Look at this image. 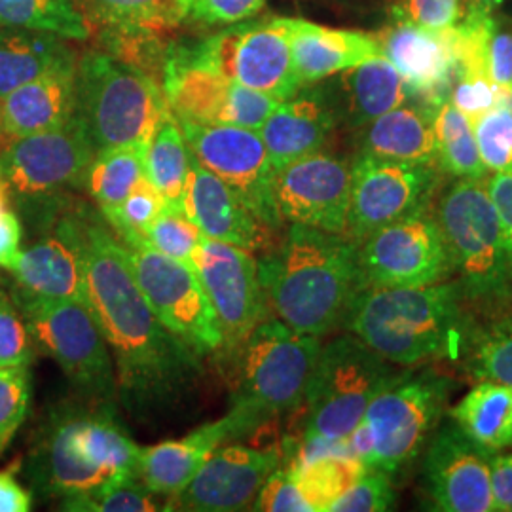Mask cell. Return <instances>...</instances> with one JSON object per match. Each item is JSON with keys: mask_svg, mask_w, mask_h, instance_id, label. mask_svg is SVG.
Masks as SVG:
<instances>
[{"mask_svg": "<svg viewBox=\"0 0 512 512\" xmlns=\"http://www.w3.org/2000/svg\"><path fill=\"white\" fill-rule=\"evenodd\" d=\"M88 308L116 370L118 401L139 423L177 414L194 395L202 359L156 317L112 228L82 219Z\"/></svg>", "mask_w": 512, "mask_h": 512, "instance_id": "cell-1", "label": "cell"}, {"mask_svg": "<svg viewBox=\"0 0 512 512\" xmlns=\"http://www.w3.org/2000/svg\"><path fill=\"white\" fill-rule=\"evenodd\" d=\"M344 329L401 368L467 357L480 332L458 277L427 287H363Z\"/></svg>", "mask_w": 512, "mask_h": 512, "instance_id": "cell-2", "label": "cell"}, {"mask_svg": "<svg viewBox=\"0 0 512 512\" xmlns=\"http://www.w3.org/2000/svg\"><path fill=\"white\" fill-rule=\"evenodd\" d=\"M258 274L274 317L317 338L344 327L365 287L359 243L302 224H289L274 249L258 258Z\"/></svg>", "mask_w": 512, "mask_h": 512, "instance_id": "cell-3", "label": "cell"}, {"mask_svg": "<svg viewBox=\"0 0 512 512\" xmlns=\"http://www.w3.org/2000/svg\"><path fill=\"white\" fill-rule=\"evenodd\" d=\"M141 446L129 437L116 403L78 399L57 404L38 431L27 476L61 501L107 492L139 478Z\"/></svg>", "mask_w": 512, "mask_h": 512, "instance_id": "cell-4", "label": "cell"}, {"mask_svg": "<svg viewBox=\"0 0 512 512\" xmlns=\"http://www.w3.org/2000/svg\"><path fill=\"white\" fill-rule=\"evenodd\" d=\"M323 342L266 317L232 359L236 389L228 416L236 439L302 408Z\"/></svg>", "mask_w": 512, "mask_h": 512, "instance_id": "cell-5", "label": "cell"}, {"mask_svg": "<svg viewBox=\"0 0 512 512\" xmlns=\"http://www.w3.org/2000/svg\"><path fill=\"white\" fill-rule=\"evenodd\" d=\"M452 380L423 370L404 372L368 404L363 420L349 433L351 456L368 469L395 476L408 469L439 427Z\"/></svg>", "mask_w": 512, "mask_h": 512, "instance_id": "cell-6", "label": "cell"}, {"mask_svg": "<svg viewBox=\"0 0 512 512\" xmlns=\"http://www.w3.org/2000/svg\"><path fill=\"white\" fill-rule=\"evenodd\" d=\"M435 219L463 293L478 308L512 300L501 222L484 179H456L439 196Z\"/></svg>", "mask_w": 512, "mask_h": 512, "instance_id": "cell-7", "label": "cell"}, {"mask_svg": "<svg viewBox=\"0 0 512 512\" xmlns=\"http://www.w3.org/2000/svg\"><path fill=\"white\" fill-rule=\"evenodd\" d=\"M399 374L401 370L351 332L330 340L321 348L302 403V440L346 446L368 404Z\"/></svg>", "mask_w": 512, "mask_h": 512, "instance_id": "cell-8", "label": "cell"}, {"mask_svg": "<svg viewBox=\"0 0 512 512\" xmlns=\"http://www.w3.org/2000/svg\"><path fill=\"white\" fill-rule=\"evenodd\" d=\"M78 110L97 150L148 145L169 105L158 82L114 55L92 52L78 63Z\"/></svg>", "mask_w": 512, "mask_h": 512, "instance_id": "cell-9", "label": "cell"}, {"mask_svg": "<svg viewBox=\"0 0 512 512\" xmlns=\"http://www.w3.org/2000/svg\"><path fill=\"white\" fill-rule=\"evenodd\" d=\"M12 298L29 327L35 348L54 359L78 395L109 403L118 401L109 344L88 304L38 298L19 289Z\"/></svg>", "mask_w": 512, "mask_h": 512, "instance_id": "cell-10", "label": "cell"}, {"mask_svg": "<svg viewBox=\"0 0 512 512\" xmlns=\"http://www.w3.org/2000/svg\"><path fill=\"white\" fill-rule=\"evenodd\" d=\"M293 18L243 23L219 35L169 50L165 61L203 67L239 86L289 99L302 86L294 71Z\"/></svg>", "mask_w": 512, "mask_h": 512, "instance_id": "cell-11", "label": "cell"}, {"mask_svg": "<svg viewBox=\"0 0 512 512\" xmlns=\"http://www.w3.org/2000/svg\"><path fill=\"white\" fill-rule=\"evenodd\" d=\"M135 281L156 317L200 359L222 351L215 310L196 270L160 253L148 241L124 243Z\"/></svg>", "mask_w": 512, "mask_h": 512, "instance_id": "cell-12", "label": "cell"}, {"mask_svg": "<svg viewBox=\"0 0 512 512\" xmlns=\"http://www.w3.org/2000/svg\"><path fill=\"white\" fill-rule=\"evenodd\" d=\"M97 154L80 116L61 128L10 139L0 152V181L6 194L25 202L54 200L84 184Z\"/></svg>", "mask_w": 512, "mask_h": 512, "instance_id": "cell-13", "label": "cell"}, {"mask_svg": "<svg viewBox=\"0 0 512 512\" xmlns=\"http://www.w3.org/2000/svg\"><path fill=\"white\" fill-rule=\"evenodd\" d=\"M439 165L359 154L351 164L346 236L361 243L387 224L429 211L442 184Z\"/></svg>", "mask_w": 512, "mask_h": 512, "instance_id": "cell-14", "label": "cell"}, {"mask_svg": "<svg viewBox=\"0 0 512 512\" xmlns=\"http://www.w3.org/2000/svg\"><path fill=\"white\" fill-rule=\"evenodd\" d=\"M359 266L365 287H427L456 277L439 222L429 211L363 239Z\"/></svg>", "mask_w": 512, "mask_h": 512, "instance_id": "cell-15", "label": "cell"}, {"mask_svg": "<svg viewBox=\"0 0 512 512\" xmlns=\"http://www.w3.org/2000/svg\"><path fill=\"white\" fill-rule=\"evenodd\" d=\"M192 268L219 321L220 357L234 359L249 334L270 317L258 258L236 245L203 238L192 258Z\"/></svg>", "mask_w": 512, "mask_h": 512, "instance_id": "cell-16", "label": "cell"}, {"mask_svg": "<svg viewBox=\"0 0 512 512\" xmlns=\"http://www.w3.org/2000/svg\"><path fill=\"white\" fill-rule=\"evenodd\" d=\"M177 120L192 156L228 184L260 219L281 230L285 222L275 205L274 165L260 133L238 126Z\"/></svg>", "mask_w": 512, "mask_h": 512, "instance_id": "cell-17", "label": "cell"}, {"mask_svg": "<svg viewBox=\"0 0 512 512\" xmlns=\"http://www.w3.org/2000/svg\"><path fill=\"white\" fill-rule=\"evenodd\" d=\"M494 454L469 439L456 421L440 425L425 446L421 490L439 512H495L490 478Z\"/></svg>", "mask_w": 512, "mask_h": 512, "instance_id": "cell-18", "label": "cell"}, {"mask_svg": "<svg viewBox=\"0 0 512 512\" xmlns=\"http://www.w3.org/2000/svg\"><path fill=\"white\" fill-rule=\"evenodd\" d=\"M274 196L285 224L346 234L351 164L319 150L275 171Z\"/></svg>", "mask_w": 512, "mask_h": 512, "instance_id": "cell-19", "label": "cell"}, {"mask_svg": "<svg viewBox=\"0 0 512 512\" xmlns=\"http://www.w3.org/2000/svg\"><path fill=\"white\" fill-rule=\"evenodd\" d=\"M162 74L165 101L181 120L258 131L281 103L203 67L164 61Z\"/></svg>", "mask_w": 512, "mask_h": 512, "instance_id": "cell-20", "label": "cell"}, {"mask_svg": "<svg viewBox=\"0 0 512 512\" xmlns=\"http://www.w3.org/2000/svg\"><path fill=\"white\" fill-rule=\"evenodd\" d=\"M281 452L228 444L217 448L171 505L183 511H249L264 482L281 467Z\"/></svg>", "mask_w": 512, "mask_h": 512, "instance_id": "cell-21", "label": "cell"}, {"mask_svg": "<svg viewBox=\"0 0 512 512\" xmlns=\"http://www.w3.org/2000/svg\"><path fill=\"white\" fill-rule=\"evenodd\" d=\"M184 213L198 224L205 238L241 247L253 255L274 249L279 230L260 219L238 194L205 169L190 152L183 200Z\"/></svg>", "mask_w": 512, "mask_h": 512, "instance_id": "cell-22", "label": "cell"}, {"mask_svg": "<svg viewBox=\"0 0 512 512\" xmlns=\"http://www.w3.org/2000/svg\"><path fill=\"white\" fill-rule=\"evenodd\" d=\"M21 293L88 304L82 253V217L59 220L54 232L23 249L10 270Z\"/></svg>", "mask_w": 512, "mask_h": 512, "instance_id": "cell-23", "label": "cell"}, {"mask_svg": "<svg viewBox=\"0 0 512 512\" xmlns=\"http://www.w3.org/2000/svg\"><path fill=\"white\" fill-rule=\"evenodd\" d=\"M378 40L385 59L403 76L414 97L425 103L448 99L456 80V50L450 29L427 31L395 21Z\"/></svg>", "mask_w": 512, "mask_h": 512, "instance_id": "cell-24", "label": "cell"}, {"mask_svg": "<svg viewBox=\"0 0 512 512\" xmlns=\"http://www.w3.org/2000/svg\"><path fill=\"white\" fill-rule=\"evenodd\" d=\"M338 122L329 90L304 86L275 107L258 133L277 171L323 150Z\"/></svg>", "mask_w": 512, "mask_h": 512, "instance_id": "cell-25", "label": "cell"}, {"mask_svg": "<svg viewBox=\"0 0 512 512\" xmlns=\"http://www.w3.org/2000/svg\"><path fill=\"white\" fill-rule=\"evenodd\" d=\"M236 439L234 421L224 418L207 421L181 439L164 440L141 448L139 478L152 494L171 503L196 476L207 458L224 442Z\"/></svg>", "mask_w": 512, "mask_h": 512, "instance_id": "cell-26", "label": "cell"}, {"mask_svg": "<svg viewBox=\"0 0 512 512\" xmlns=\"http://www.w3.org/2000/svg\"><path fill=\"white\" fill-rule=\"evenodd\" d=\"M76 65L40 74L0 99L2 122L10 139L61 128L78 110Z\"/></svg>", "mask_w": 512, "mask_h": 512, "instance_id": "cell-27", "label": "cell"}, {"mask_svg": "<svg viewBox=\"0 0 512 512\" xmlns=\"http://www.w3.org/2000/svg\"><path fill=\"white\" fill-rule=\"evenodd\" d=\"M294 71L300 86H313L374 57H384L378 37L293 18Z\"/></svg>", "mask_w": 512, "mask_h": 512, "instance_id": "cell-28", "label": "cell"}, {"mask_svg": "<svg viewBox=\"0 0 512 512\" xmlns=\"http://www.w3.org/2000/svg\"><path fill=\"white\" fill-rule=\"evenodd\" d=\"M330 95L338 120L353 129H363L385 112L414 99L403 76L385 57H374L340 73L336 92Z\"/></svg>", "mask_w": 512, "mask_h": 512, "instance_id": "cell-29", "label": "cell"}, {"mask_svg": "<svg viewBox=\"0 0 512 512\" xmlns=\"http://www.w3.org/2000/svg\"><path fill=\"white\" fill-rule=\"evenodd\" d=\"M359 154L393 162L437 165L433 105L408 101L385 112L361 129Z\"/></svg>", "mask_w": 512, "mask_h": 512, "instance_id": "cell-30", "label": "cell"}, {"mask_svg": "<svg viewBox=\"0 0 512 512\" xmlns=\"http://www.w3.org/2000/svg\"><path fill=\"white\" fill-rule=\"evenodd\" d=\"M76 65L65 38L0 27V99L52 69Z\"/></svg>", "mask_w": 512, "mask_h": 512, "instance_id": "cell-31", "label": "cell"}, {"mask_svg": "<svg viewBox=\"0 0 512 512\" xmlns=\"http://www.w3.org/2000/svg\"><path fill=\"white\" fill-rule=\"evenodd\" d=\"M459 429L490 454L512 448V387L482 380L452 410Z\"/></svg>", "mask_w": 512, "mask_h": 512, "instance_id": "cell-32", "label": "cell"}, {"mask_svg": "<svg viewBox=\"0 0 512 512\" xmlns=\"http://www.w3.org/2000/svg\"><path fill=\"white\" fill-rule=\"evenodd\" d=\"M188 167L190 148L179 120L169 109L154 129L145 154L148 181L160 190L169 207L183 209Z\"/></svg>", "mask_w": 512, "mask_h": 512, "instance_id": "cell-33", "label": "cell"}, {"mask_svg": "<svg viewBox=\"0 0 512 512\" xmlns=\"http://www.w3.org/2000/svg\"><path fill=\"white\" fill-rule=\"evenodd\" d=\"M147 145H126L97 150L88 173L84 177V188L99 205L101 213L114 211L129 196L145 175Z\"/></svg>", "mask_w": 512, "mask_h": 512, "instance_id": "cell-34", "label": "cell"}, {"mask_svg": "<svg viewBox=\"0 0 512 512\" xmlns=\"http://www.w3.org/2000/svg\"><path fill=\"white\" fill-rule=\"evenodd\" d=\"M431 105L440 171L452 179H486L488 171L478 156L473 122L448 99Z\"/></svg>", "mask_w": 512, "mask_h": 512, "instance_id": "cell-35", "label": "cell"}, {"mask_svg": "<svg viewBox=\"0 0 512 512\" xmlns=\"http://www.w3.org/2000/svg\"><path fill=\"white\" fill-rule=\"evenodd\" d=\"M294 480L313 512L330 507L368 471L365 463L351 454H323L289 465Z\"/></svg>", "mask_w": 512, "mask_h": 512, "instance_id": "cell-36", "label": "cell"}, {"mask_svg": "<svg viewBox=\"0 0 512 512\" xmlns=\"http://www.w3.org/2000/svg\"><path fill=\"white\" fill-rule=\"evenodd\" d=\"M0 27L86 40L90 25L73 0H0Z\"/></svg>", "mask_w": 512, "mask_h": 512, "instance_id": "cell-37", "label": "cell"}, {"mask_svg": "<svg viewBox=\"0 0 512 512\" xmlns=\"http://www.w3.org/2000/svg\"><path fill=\"white\" fill-rule=\"evenodd\" d=\"M95 12L131 35L167 31L183 23L181 0H92Z\"/></svg>", "mask_w": 512, "mask_h": 512, "instance_id": "cell-38", "label": "cell"}, {"mask_svg": "<svg viewBox=\"0 0 512 512\" xmlns=\"http://www.w3.org/2000/svg\"><path fill=\"white\" fill-rule=\"evenodd\" d=\"M165 207L167 202L164 196L145 175L129 192L128 198L114 211L103 213V217L109 222L112 232L122 243L147 241L150 226L162 215Z\"/></svg>", "mask_w": 512, "mask_h": 512, "instance_id": "cell-39", "label": "cell"}, {"mask_svg": "<svg viewBox=\"0 0 512 512\" xmlns=\"http://www.w3.org/2000/svg\"><path fill=\"white\" fill-rule=\"evenodd\" d=\"M465 363L478 382L488 380L512 387L511 323L501 319L488 329H480Z\"/></svg>", "mask_w": 512, "mask_h": 512, "instance_id": "cell-40", "label": "cell"}, {"mask_svg": "<svg viewBox=\"0 0 512 512\" xmlns=\"http://www.w3.org/2000/svg\"><path fill=\"white\" fill-rule=\"evenodd\" d=\"M476 147L488 175L512 171V110L499 105L473 122Z\"/></svg>", "mask_w": 512, "mask_h": 512, "instance_id": "cell-41", "label": "cell"}, {"mask_svg": "<svg viewBox=\"0 0 512 512\" xmlns=\"http://www.w3.org/2000/svg\"><path fill=\"white\" fill-rule=\"evenodd\" d=\"M203 238L202 230L184 209L169 205L147 232V241L154 249L188 266H192V258Z\"/></svg>", "mask_w": 512, "mask_h": 512, "instance_id": "cell-42", "label": "cell"}, {"mask_svg": "<svg viewBox=\"0 0 512 512\" xmlns=\"http://www.w3.org/2000/svg\"><path fill=\"white\" fill-rule=\"evenodd\" d=\"M31 408L29 366H0V454L8 450Z\"/></svg>", "mask_w": 512, "mask_h": 512, "instance_id": "cell-43", "label": "cell"}, {"mask_svg": "<svg viewBox=\"0 0 512 512\" xmlns=\"http://www.w3.org/2000/svg\"><path fill=\"white\" fill-rule=\"evenodd\" d=\"M160 495L152 494L141 480L114 486L107 492L61 501L63 511L76 512H152L165 511Z\"/></svg>", "mask_w": 512, "mask_h": 512, "instance_id": "cell-44", "label": "cell"}, {"mask_svg": "<svg viewBox=\"0 0 512 512\" xmlns=\"http://www.w3.org/2000/svg\"><path fill=\"white\" fill-rule=\"evenodd\" d=\"M35 342L12 294L0 293V366H31Z\"/></svg>", "mask_w": 512, "mask_h": 512, "instance_id": "cell-45", "label": "cell"}, {"mask_svg": "<svg viewBox=\"0 0 512 512\" xmlns=\"http://www.w3.org/2000/svg\"><path fill=\"white\" fill-rule=\"evenodd\" d=\"M397 494L391 476L368 469L329 512H385L395 507Z\"/></svg>", "mask_w": 512, "mask_h": 512, "instance_id": "cell-46", "label": "cell"}, {"mask_svg": "<svg viewBox=\"0 0 512 512\" xmlns=\"http://www.w3.org/2000/svg\"><path fill=\"white\" fill-rule=\"evenodd\" d=\"M465 14L463 0H395L393 21H403L427 31H448Z\"/></svg>", "mask_w": 512, "mask_h": 512, "instance_id": "cell-47", "label": "cell"}, {"mask_svg": "<svg viewBox=\"0 0 512 512\" xmlns=\"http://www.w3.org/2000/svg\"><path fill=\"white\" fill-rule=\"evenodd\" d=\"M448 101L461 110L471 122L499 105L509 103V92L495 86L488 76H458Z\"/></svg>", "mask_w": 512, "mask_h": 512, "instance_id": "cell-48", "label": "cell"}, {"mask_svg": "<svg viewBox=\"0 0 512 512\" xmlns=\"http://www.w3.org/2000/svg\"><path fill=\"white\" fill-rule=\"evenodd\" d=\"M266 0H181L183 21L202 25H238L255 18Z\"/></svg>", "mask_w": 512, "mask_h": 512, "instance_id": "cell-49", "label": "cell"}, {"mask_svg": "<svg viewBox=\"0 0 512 512\" xmlns=\"http://www.w3.org/2000/svg\"><path fill=\"white\" fill-rule=\"evenodd\" d=\"M253 511L260 512H313L308 501L300 492L293 473L279 467L274 475L270 476L260 494L256 497Z\"/></svg>", "mask_w": 512, "mask_h": 512, "instance_id": "cell-50", "label": "cell"}, {"mask_svg": "<svg viewBox=\"0 0 512 512\" xmlns=\"http://www.w3.org/2000/svg\"><path fill=\"white\" fill-rule=\"evenodd\" d=\"M488 65L495 86L509 92L512 86V16L494 18Z\"/></svg>", "mask_w": 512, "mask_h": 512, "instance_id": "cell-51", "label": "cell"}, {"mask_svg": "<svg viewBox=\"0 0 512 512\" xmlns=\"http://www.w3.org/2000/svg\"><path fill=\"white\" fill-rule=\"evenodd\" d=\"M484 183L501 222L503 243H505L512 277V171L511 173H492L484 179Z\"/></svg>", "mask_w": 512, "mask_h": 512, "instance_id": "cell-52", "label": "cell"}, {"mask_svg": "<svg viewBox=\"0 0 512 512\" xmlns=\"http://www.w3.org/2000/svg\"><path fill=\"white\" fill-rule=\"evenodd\" d=\"M490 478L495 511L512 512V452L494 454L490 459Z\"/></svg>", "mask_w": 512, "mask_h": 512, "instance_id": "cell-53", "label": "cell"}, {"mask_svg": "<svg viewBox=\"0 0 512 512\" xmlns=\"http://www.w3.org/2000/svg\"><path fill=\"white\" fill-rule=\"evenodd\" d=\"M21 222L12 209H4L0 215V268L12 270L21 255Z\"/></svg>", "mask_w": 512, "mask_h": 512, "instance_id": "cell-54", "label": "cell"}, {"mask_svg": "<svg viewBox=\"0 0 512 512\" xmlns=\"http://www.w3.org/2000/svg\"><path fill=\"white\" fill-rule=\"evenodd\" d=\"M33 507V495L16 478L14 469L0 471V512H27Z\"/></svg>", "mask_w": 512, "mask_h": 512, "instance_id": "cell-55", "label": "cell"}, {"mask_svg": "<svg viewBox=\"0 0 512 512\" xmlns=\"http://www.w3.org/2000/svg\"><path fill=\"white\" fill-rule=\"evenodd\" d=\"M505 0H463L465 14H478V16H495Z\"/></svg>", "mask_w": 512, "mask_h": 512, "instance_id": "cell-56", "label": "cell"}, {"mask_svg": "<svg viewBox=\"0 0 512 512\" xmlns=\"http://www.w3.org/2000/svg\"><path fill=\"white\" fill-rule=\"evenodd\" d=\"M8 141H10V137H8L6 128H4V122H2V112H0V152H2L4 147L8 145Z\"/></svg>", "mask_w": 512, "mask_h": 512, "instance_id": "cell-57", "label": "cell"}, {"mask_svg": "<svg viewBox=\"0 0 512 512\" xmlns=\"http://www.w3.org/2000/svg\"><path fill=\"white\" fill-rule=\"evenodd\" d=\"M8 207V194H6V188H4V184L0 181V215H2V211Z\"/></svg>", "mask_w": 512, "mask_h": 512, "instance_id": "cell-58", "label": "cell"}, {"mask_svg": "<svg viewBox=\"0 0 512 512\" xmlns=\"http://www.w3.org/2000/svg\"><path fill=\"white\" fill-rule=\"evenodd\" d=\"M507 105H509V109L512 110V86L511 90H509V103H507Z\"/></svg>", "mask_w": 512, "mask_h": 512, "instance_id": "cell-59", "label": "cell"}, {"mask_svg": "<svg viewBox=\"0 0 512 512\" xmlns=\"http://www.w3.org/2000/svg\"><path fill=\"white\" fill-rule=\"evenodd\" d=\"M505 319H507V321H509V323H511L512 325V315H509V317H505Z\"/></svg>", "mask_w": 512, "mask_h": 512, "instance_id": "cell-60", "label": "cell"}]
</instances>
